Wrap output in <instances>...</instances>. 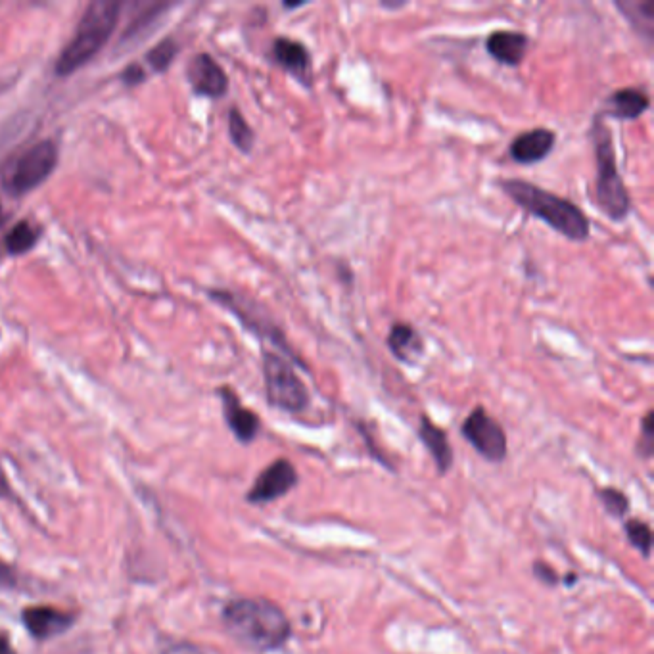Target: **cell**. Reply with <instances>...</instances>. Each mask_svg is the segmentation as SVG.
<instances>
[{"instance_id": "obj_12", "label": "cell", "mask_w": 654, "mask_h": 654, "mask_svg": "<svg viewBox=\"0 0 654 654\" xmlns=\"http://www.w3.org/2000/svg\"><path fill=\"white\" fill-rule=\"evenodd\" d=\"M555 142L557 135L551 129L538 127L516 135L509 146V154L516 164H539L553 152Z\"/></svg>"}, {"instance_id": "obj_22", "label": "cell", "mask_w": 654, "mask_h": 654, "mask_svg": "<svg viewBox=\"0 0 654 654\" xmlns=\"http://www.w3.org/2000/svg\"><path fill=\"white\" fill-rule=\"evenodd\" d=\"M177 54H179V45L173 39H165L158 47L152 48L146 54V62L156 71H165L171 66Z\"/></svg>"}, {"instance_id": "obj_26", "label": "cell", "mask_w": 654, "mask_h": 654, "mask_svg": "<svg viewBox=\"0 0 654 654\" xmlns=\"http://www.w3.org/2000/svg\"><path fill=\"white\" fill-rule=\"evenodd\" d=\"M534 572H536V576H538L539 580H543L545 584L555 585L559 582V574H557L551 566H545L543 562H538V564L534 566Z\"/></svg>"}, {"instance_id": "obj_5", "label": "cell", "mask_w": 654, "mask_h": 654, "mask_svg": "<svg viewBox=\"0 0 654 654\" xmlns=\"http://www.w3.org/2000/svg\"><path fill=\"white\" fill-rule=\"evenodd\" d=\"M263 376L269 405L286 413H302L307 409L309 392L290 359L277 351H263Z\"/></svg>"}, {"instance_id": "obj_3", "label": "cell", "mask_w": 654, "mask_h": 654, "mask_svg": "<svg viewBox=\"0 0 654 654\" xmlns=\"http://www.w3.org/2000/svg\"><path fill=\"white\" fill-rule=\"evenodd\" d=\"M119 12L121 2L117 0H96L87 6L75 31V37L58 56L56 73L60 77L81 70L102 50L116 29Z\"/></svg>"}, {"instance_id": "obj_24", "label": "cell", "mask_w": 654, "mask_h": 654, "mask_svg": "<svg viewBox=\"0 0 654 654\" xmlns=\"http://www.w3.org/2000/svg\"><path fill=\"white\" fill-rule=\"evenodd\" d=\"M601 497H603V503H605L608 513L614 514V516H622V514L628 513L630 503H628V497L622 491L608 488V490L601 491Z\"/></svg>"}, {"instance_id": "obj_19", "label": "cell", "mask_w": 654, "mask_h": 654, "mask_svg": "<svg viewBox=\"0 0 654 654\" xmlns=\"http://www.w3.org/2000/svg\"><path fill=\"white\" fill-rule=\"evenodd\" d=\"M419 436H421L422 444L426 445V449L434 457L438 470L447 472L453 465V451H451V445H449L444 430L422 415Z\"/></svg>"}, {"instance_id": "obj_28", "label": "cell", "mask_w": 654, "mask_h": 654, "mask_svg": "<svg viewBox=\"0 0 654 654\" xmlns=\"http://www.w3.org/2000/svg\"><path fill=\"white\" fill-rule=\"evenodd\" d=\"M165 654H202L200 649H196L194 645H188V643H181V645H175L171 647L169 651Z\"/></svg>"}, {"instance_id": "obj_2", "label": "cell", "mask_w": 654, "mask_h": 654, "mask_svg": "<svg viewBox=\"0 0 654 654\" xmlns=\"http://www.w3.org/2000/svg\"><path fill=\"white\" fill-rule=\"evenodd\" d=\"M227 630L244 647L267 653L282 647L290 637V622L281 608L265 599H238L223 612Z\"/></svg>"}, {"instance_id": "obj_6", "label": "cell", "mask_w": 654, "mask_h": 654, "mask_svg": "<svg viewBox=\"0 0 654 654\" xmlns=\"http://www.w3.org/2000/svg\"><path fill=\"white\" fill-rule=\"evenodd\" d=\"M210 296L215 302L225 305L231 313H234L238 317V321L250 332H254L261 340H269L277 350L281 351V355L307 371L304 359L288 344L281 328L273 323V319L267 315V311L263 307L254 304L252 300L236 296L233 292H227V290H211Z\"/></svg>"}, {"instance_id": "obj_7", "label": "cell", "mask_w": 654, "mask_h": 654, "mask_svg": "<svg viewBox=\"0 0 654 654\" xmlns=\"http://www.w3.org/2000/svg\"><path fill=\"white\" fill-rule=\"evenodd\" d=\"M56 164L58 146L52 141L37 142L4 171V187L14 196L27 194L47 181Z\"/></svg>"}, {"instance_id": "obj_25", "label": "cell", "mask_w": 654, "mask_h": 654, "mask_svg": "<svg viewBox=\"0 0 654 654\" xmlns=\"http://www.w3.org/2000/svg\"><path fill=\"white\" fill-rule=\"evenodd\" d=\"M643 438L639 440V449H643V455H651L653 451V411H649L643 419Z\"/></svg>"}, {"instance_id": "obj_23", "label": "cell", "mask_w": 654, "mask_h": 654, "mask_svg": "<svg viewBox=\"0 0 654 654\" xmlns=\"http://www.w3.org/2000/svg\"><path fill=\"white\" fill-rule=\"evenodd\" d=\"M626 532H628L631 545L637 547L645 557H649L651 545H653V534H651L649 524H645L643 520H630L626 524Z\"/></svg>"}, {"instance_id": "obj_29", "label": "cell", "mask_w": 654, "mask_h": 654, "mask_svg": "<svg viewBox=\"0 0 654 654\" xmlns=\"http://www.w3.org/2000/svg\"><path fill=\"white\" fill-rule=\"evenodd\" d=\"M0 584H14V574L4 562H0Z\"/></svg>"}, {"instance_id": "obj_27", "label": "cell", "mask_w": 654, "mask_h": 654, "mask_svg": "<svg viewBox=\"0 0 654 654\" xmlns=\"http://www.w3.org/2000/svg\"><path fill=\"white\" fill-rule=\"evenodd\" d=\"M142 79H144V73H142L139 64H133V66H129L127 70L123 71V81L127 85H137V83H141Z\"/></svg>"}, {"instance_id": "obj_21", "label": "cell", "mask_w": 654, "mask_h": 654, "mask_svg": "<svg viewBox=\"0 0 654 654\" xmlns=\"http://www.w3.org/2000/svg\"><path fill=\"white\" fill-rule=\"evenodd\" d=\"M229 135L234 146L244 152L250 154L254 150V142H256V133L250 127V123L246 121V117L242 116V112L238 108H233L229 112Z\"/></svg>"}, {"instance_id": "obj_31", "label": "cell", "mask_w": 654, "mask_h": 654, "mask_svg": "<svg viewBox=\"0 0 654 654\" xmlns=\"http://www.w3.org/2000/svg\"><path fill=\"white\" fill-rule=\"evenodd\" d=\"M0 225H2V208H0Z\"/></svg>"}, {"instance_id": "obj_16", "label": "cell", "mask_w": 654, "mask_h": 654, "mask_svg": "<svg viewBox=\"0 0 654 654\" xmlns=\"http://www.w3.org/2000/svg\"><path fill=\"white\" fill-rule=\"evenodd\" d=\"M24 622L25 628L37 639H48L68 630L73 624V616L58 608L31 607L24 610Z\"/></svg>"}, {"instance_id": "obj_18", "label": "cell", "mask_w": 654, "mask_h": 654, "mask_svg": "<svg viewBox=\"0 0 654 654\" xmlns=\"http://www.w3.org/2000/svg\"><path fill=\"white\" fill-rule=\"evenodd\" d=\"M614 6L628 20L637 35L645 37L647 43H653L654 0H616Z\"/></svg>"}, {"instance_id": "obj_11", "label": "cell", "mask_w": 654, "mask_h": 654, "mask_svg": "<svg viewBox=\"0 0 654 654\" xmlns=\"http://www.w3.org/2000/svg\"><path fill=\"white\" fill-rule=\"evenodd\" d=\"M188 83L194 93L221 98L229 91V77L210 54H196L187 70Z\"/></svg>"}, {"instance_id": "obj_30", "label": "cell", "mask_w": 654, "mask_h": 654, "mask_svg": "<svg viewBox=\"0 0 654 654\" xmlns=\"http://www.w3.org/2000/svg\"><path fill=\"white\" fill-rule=\"evenodd\" d=\"M0 654H16L12 651V647H10L8 639H6V635H2V633H0Z\"/></svg>"}, {"instance_id": "obj_1", "label": "cell", "mask_w": 654, "mask_h": 654, "mask_svg": "<svg viewBox=\"0 0 654 654\" xmlns=\"http://www.w3.org/2000/svg\"><path fill=\"white\" fill-rule=\"evenodd\" d=\"M499 187L518 208L547 223L564 238L572 242H585L591 236V223L587 215L568 198L520 179H503L499 181Z\"/></svg>"}, {"instance_id": "obj_13", "label": "cell", "mask_w": 654, "mask_h": 654, "mask_svg": "<svg viewBox=\"0 0 654 654\" xmlns=\"http://www.w3.org/2000/svg\"><path fill=\"white\" fill-rule=\"evenodd\" d=\"M530 48V37L520 31H493L486 39V50L493 60L503 66L516 68L522 64Z\"/></svg>"}, {"instance_id": "obj_17", "label": "cell", "mask_w": 654, "mask_h": 654, "mask_svg": "<svg viewBox=\"0 0 654 654\" xmlns=\"http://www.w3.org/2000/svg\"><path fill=\"white\" fill-rule=\"evenodd\" d=\"M388 350L392 355L405 363V365H415L421 361L424 355V342L422 336L407 323H394L388 332Z\"/></svg>"}, {"instance_id": "obj_15", "label": "cell", "mask_w": 654, "mask_h": 654, "mask_svg": "<svg viewBox=\"0 0 654 654\" xmlns=\"http://www.w3.org/2000/svg\"><path fill=\"white\" fill-rule=\"evenodd\" d=\"M649 108H651L649 94L645 93L643 89L626 87V89H618L608 96L607 108L603 114L620 119V121H635L645 112H649Z\"/></svg>"}, {"instance_id": "obj_20", "label": "cell", "mask_w": 654, "mask_h": 654, "mask_svg": "<svg viewBox=\"0 0 654 654\" xmlns=\"http://www.w3.org/2000/svg\"><path fill=\"white\" fill-rule=\"evenodd\" d=\"M39 236H41V233H39L37 227H33L29 221H20L18 225L12 227V231L6 234V238H4L6 252L12 254V256L27 254L29 250L35 248Z\"/></svg>"}, {"instance_id": "obj_9", "label": "cell", "mask_w": 654, "mask_h": 654, "mask_svg": "<svg viewBox=\"0 0 654 654\" xmlns=\"http://www.w3.org/2000/svg\"><path fill=\"white\" fill-rule=\"evenodd\" d=\"M298 482V472L286 459H279L257 476L254 488L248 493L250 503H269L292 490Z\"/></svg>"}, {"instance_id": "obj_10", "label": "cell", "mask_w": 654, "mask_h": 654, "mask_svg": "<svg viewBox=\"0 0 654 654\" xmlns=\"http://www.w3.org/2000/svg\"><path fill=\"white\" fill-rule=\"evenodd\" d=\"M273 62L305 89L313 87V58L304 43L290 37H277L273 43Z\"/></svg>"}, {"instance_id": "obj_14", "label": "cell", "mask_w": 654, "mask_h": 654, "mask_svg": "<svg viewBox=\"0 0 654 654\" xmlns=\"http://www.w3.org/2000/svg\"><path fill=\"white\" fill-rule=\"evenodd\" d=\"M219 396L223 401L225 419H227L229 428L233 430L234 436L240 442L250 444L256 438L257 432H259V419H257L256 413L246 409L231 388H221Z\"/></svg>"}, {"instance_id": "obj_8", "label": "cell", "mask_w": 654, "mask_h": 654, "mask_svg": "<svg viewBox=\"0 0 654 654\" xmlns=\"http://www.w3.org/2000/svg\"><path fill=\"white\" fill-rule=\"evenodd\" d=\"M467 442L491 463H499L507 455V436L499 422L484 407H476L461 428Z\"/></svg>"}, {"instance_id": "obj_4", "label": "cell", "mask_w": 654, "mask_h": 654, "mask_svg": "<svg viewBox=\"0 0 654 654\" xmlns=\"http://www.w3.org/2000/svg\"><path fill=\"white\" fill-rule=\"evenodd\" d=\"M591 142L595 150V204L610 221H624L631 211V198L624 179L620 175L612 133L601 116H595L591 123Z\"/></svg>"}]
</instances>
